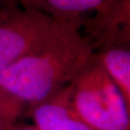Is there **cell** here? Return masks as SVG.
I'll return each mask as SVG.
<instances>
[{
	"label": "cell",
	"mask_w": 130,
	"mask_h": 130,
	"mask_svg": "<svg viewBox=\"0 0 130 130\" xmlns=\"http://www.w3.org/2000/svg\"><path fill=\"white\" fill-rule=\"evenodd\" d=\"M95 54L91 39L75 24L0 73V111L15 121L25 107L70 86Z\"/></svg>",
	"instance_id": "obj_1"
},
{
	"label": "cell",
	"mask_w": 130,
	"mask_h": 130,
	"mask_svg": "<svg viewBox=\"0 0 130 130\" xmlns=\"http://www.w3.org/2000/svg\"><path fill=\"white\" fill-rule=\"evenodd\" d=\"M67 93L72 110L91 130H130L129 102L96 53Z\"/></svg>",
	"instance_id": "obj_2"
},
{
	"label": "cell",
	"mask_w": 130,
	"mask_h": 130,
	"mask_svg": "<svg viewBox=\"0 0 130 130\" xmlns=\"http://www.w3.org/2000/svg\"><path fill=\"white\" fill-rule=\"evenodd\" d=\"M26 8L0 17V73L64 30L80 25Z\"/></svg>",
	"instance_id": "obj_3"
},
{
	"label": "cell",
	"mask_w": 130,
	"mask_h": 130,
	"mask_svg": "<svg viewBox=\"0 0 130 130\" xmlns=\"http://www.w3.org/2000/svg\"><path fill=\"white\" fill-rule=\"evenodd\" d=\"M30 110L35 127L39 130H91L72 110L67 87Z\"/></svg>",
	"instance_id": "obj_4"
},
{
	"label": "cell",
	"mask_w": 130,
	"mask_h": 130,
	"mask_svg": "<svg viewBox=\"0 0 130 130\" xmlns=\"http://www.w3.org/2000/svg\"><path fill=\"white\" fill-rule=\"evenodd\" d=\"M26 7L52 18L80 24V17L111 8L116 0H21Z\"/></svg>",
	"instance_id": "obj_5"
},
{
	"label": "cell",
	"mask_w": 130,
	"mask_h": 130,
	"mask_svg": "<svg viewBox=\"0 0 130 130\" xmlns=\"http://www.w3.org/2000/svg\"><path fill=\"white\" fill-rule=\"evenodd\" d=\"M103 69L130 103V52L125 43L109 42L96 54Z\"/></svg>",
	"instance_id": "obj_6"
},
{
	"label": "cell",
	"mask_w": 130,
	"mask_h": 130,
	"mask_svg": "<svg viewBox=\"0 0 130 130\" xmlns=\"http://www.w3.org/2000/svg\"><path fill=\"white\" fill-rule=\"evenodd\" d=\"M14 124V121L9 120L2 112L0 111V130H10V128Z\"/></svg>",
	"instance_id": "obj_7"
},
{
	"label": "cell",
	"mask_w": 130,
	"mask_h": 130,
	"mask_svg": "<svg viewBox=\"0 0 130 130\" xmlns=\"http://www.w3.org/2000/svg\"><path fill=\"white\" fill-rule=\"evenodd\" d=\"M10 130H39L35 126H27V125H13Z\"/></svg>",
	"instance_id": "obj_8"
}]
</instances>
